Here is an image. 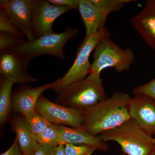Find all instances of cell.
Returning <instances> with one entry per match:
<instances>
[{"label": "cell", "mask_w": 155, "mask_h": 155, "mask_svg": "<svg viewBox=\"0 0 155 155\" xmlns=\"http://www.w3.org/2000/svg\"><path fill=\"white\" fill-rule=\"evenodd\" d=\"M13 84L2 76L0 83V124L2 126L8 120L13 109L12 87Z\"/></svg>", "instance_id": "e0dca14e"}, {"label": "cell", "mask_w": 155, "mask_h": 155, "mask_svg": "<svg viewBox=\"0 0 155 155\" xmlns=\"http://www.w3.org/2000/svg\"><path fill=\"white\" fill-rule=\"evenodd\" d=\"M52 155H66L64 144H61L54 147L53 150Z\"/></svg>", "instance_id": "83f0119b"}, {"label": "cell", "mask_w": 155, "mask_h": 155, "mask_svg": "<svg viewBox=\"0 0 155 155\" xmlns=\"http://www.w3.org/2000/svg\"><path fill=\"white\" fill-rule=\"evenodd\" d=\"M66 155H91L96 148L86 144L66 143L64 145Z\"/></svg>", "instance_id": "603a6c76"}, {"label": "cell", "mask_w": 155, "mask_h": 155, "mask_svg": "<svg viewBox=\"0 0 155 155\" xmlns=\"http://www.w3.org/2000/svg\"><path fill=\"white\" fill-rule=\"evenodd\" d=\"M149 155H155V148L153 150L152 152Z\"/></svg>", "instance_id": "f1b7e54d"}, {"label": "cell", "mask_w": 155, "mask_h": 155, "mask_svg": "<svg viewBox=\"0 0 155 155\" xmlns=\"http://www.w3.org/2000/svg\"><path fill=\"white\" fill-rule=\"evenodd\" d=\"M130 119L149 135L155 134V101L143 94L135 95L128 106Z\"/></svg>", "instance_id": "8fae6325"}, {"label": "cell", "mask_w": 155, "mask_h": 155, "mask_svg": "<svg viewBox=\"0 0 155 155\" xmlns=\"http://www.w3.org/2000/svg\"><path fill=\"white\" fill-rule=\"evenodd\" d=\"M31 10L33 33L37 39L54 33L52 26L56 19L72 10L53 5L48 0H32Z\"/></svg>", "instance_id": "ba28073f"}, {"label": "cell", "mask_w": 155, "mask_h": 155, "mask_svg": "<svg viewBox=\"0 0 155 155\" xmlns=\"http://www.w3.org/2000/svg\"><path fill=\"white\" fill-rule=\"evenodd\" d=\"M64 144H86L96 148L97 149L107 151V145L99 137L94 136L88 133L82 127L78 128L55 125Z\"/></svg>", "instance_id": "9a60e30c"}, {"label": "cell", "mask_w": 155, "mask_h": 155, "mask_svg": "<svg viewBox=\"0 0 155 155\" xmlns=\"http://www.w3.org/2000/svg\"><path fill=\"white\" fill-rule=\"evenodd\" d=\"M54 147L49 145L40 144L31 155H52Z\"/></svg>", "instance_id": "484cf974"}, {"label": "cell", "mask_w": 155, "mask_h": 155, "mask_svg": "<svg viewBox=\"0 0 155 155\" xmlns=\"http://www.w3.org/2000/svg\"><path fill=\"white\" fill-rule=\"evenodd\" d=\"M133 93L135 95H146L155 101V78L148 83L136 87L134 89Z\"/></svg>", "instance_id": "cb8c5ba5"}, {"label": "cell", "mask_w": 155, "mask_h": 155, "mask_svg": "<svg viewBox=\"0 0 155 155\" xmlns=\"http://www.w3.org/2000/svg\"><path fill=\"white\" fill-rule=\"evenodd\" d=\"M101 11L109 15L112 12L119 11L127 3L136 2L133 0H91Z\"/></svg>", "instance_id": "ffe728a7"}, {"label": "cell", "mask_w": 155, "mask_h": 155, "mask_svg": "<svg viewBox=\"0 0 155 155\" xmlns=\"http://www.w3.org/2000/svg\"><path fill=\"white\" fill-rule=\"evenodd\" d=\"M48 1L53 5L68 7L72 10L78 9L79 0H48Z\"/></svg>", "instance_id": "d4e9b609"}, {"label": "cell", "mask_w": 155, "mask_h": 155, "mask_svg": "<svg viewBox=\"0 0 155 155\" xmlns=\"http://www.w3.org/2000/svg\"><path fill=\"white\" fill-rule=\"evenodd\" d=\"M1 155H23L19 148L17 138H15L14 142L8 149Z\"/></svg>", "instance_id": "4316f807"}, {"label": "cell", "mask_w": 155, "mask_h": 155, "mask_svg": "<svg viewBox=\"0 0 155 155\" xmlns=\"http://www.w3.org/2000/svg\"><path fill=\"white\" fill-rule=\"evenodd\" d=\"M35 110L51 124L78 128L82 127L83 110L53 103L42 94Z\"/></svg>", "instance_id": "52a82bcc"}, {"label": "cell", "mask_w": 155, "mask_h": 155, "mask_svg": "<svg viewBox=\"0 0 155 155\" xmlns=\"http://www.w3.org/2000/svg\"><path fill=\"white\" fill-rule=\"evenodd\" d=\"M78 10L85 27V36L94 35L105 27L108 15L101 11L91 0H79Z\"/></svg>", "instance_id": "5bb4252c"}, {"label": "cell", "mask_w": 155, "mask_h": 155, "mask_svg": "<svg viewBox=\"0 0 155 155\" xmlns=\"http://www.w3.org/2000/svg\"><path fill=\"white\" fill-rule=\"evenodd\" d=\"M0 32H7L21 38H24L23 34L9 19L3 8H0Z\"/></svg>", "instance_id": "7402d4cb"}, {"label": "cell", "mask_w": 155, "mask_h": 155, "mask_svg": "<svg viewBox=\"0 0 155 155\" xmlns=\"http://www.w3.org/2000/svg\"><path fill=\"white\" fill-rule=\"evenodd\" d=\"M32 0H1L0 6L14 25L31 42L36 39L33 33L31 5Z\"/></svg>", "instance_id": "30bf717a"}, {"label": "cell", "mask_w": 155, "mask_h": 155, "mask_svg": "<svg viewBox=\"0 0 155 155\" xmlns=\"http://www.w3.org/2000/svg\"><path fill=\"white\" fill-rule=\"evenodd\" d=\"M135 61L131 49H122L108 37L102 40L94 50L90 73L100 75L103 70L108 68H114L118 72L127 71Z\"/></svg>", "instance_id": "5b68a950"}, {"label": "cell", "mask_w": 155, "mask_h": 155, "mask_svg": "<svg viewBox=\"0 0 155 155\" xmlns=\"http://www.w3.org/2000/svg\"><path fill=\"white\" fill-rule=\"evenodd\" d=\"M110 35V31L105 27L94 35L85 36L78 48L72 66L63 77L54 81L51 90L58 93L70 84L87 77L91 69V64L89 59L91 54L102 40Z\"/></svg>", "instance_id": "277c9868"}, {"label": "cell", "mask_w": 155, "mask_h": 155, "mask_svg": "<svg viewBox=\"0 0 155 155\" xmlns=\"http://www.w3.org/2000/svg\"><path fill=\"white\" fill-rule=\"evenodd\" d=\"M12 130L16 133L19 148L23 155H31L34 152L38 143L35 136L26 125L22 116L16 114L11 118Z\"/></svg>", "instance_id": "2e32d148"}, {"label": "cell", "mask_w": 155, "mask_h": 155, "mask_svg": "<svg viewBox=\"0 0 155 155\" xmlns=\"http://www.w3.org/2000/svg\"><path fill=\"white\" fill-rule=\"evenodd\" d=\"M22 116L29 130L35 136L52 125L36 110Z\"/></svg>", "instance_id": "ac0fdd59"}, {"label": "cell", "mask_w": 155, "mask_h": 155, "mask_svg": "<svg viewBox=\"0 0 155 155\" xmlns=\"http://www.w3.org/2000/svg\"><path fill=\"white\" fill-rule=\"evenodd\" d=\"M131 98L125 92H116L110 97L84 110L82 128L97 136L121 125L130 119L128 106Z\"/></svg>", "instance_id": "6da1fadb"}, {"label": "cell", "mask_w": 155, "mask_h": 155, "mask_svg": "<svg viewBox=\"0 0 155 155\" xmlns=\"http://www.w3.org/2000/svg\"><path fill=\"white\" fill-rule=\"evenodd\" d=\"M79 33L77 28H69L61 33H54L44 35L31 42L25 43L14 48L13 50L31 61L33 58L45 55L54 56L64 60L65 45L75 38Z\"/></svg>", "instance_id": "8992f818"}, {"label": "cell", "mask_w": 155, "mask_h": 155, "mask_svg": "<svg viewBox=\"0 0 155 155\" xmlns=\"http://www.w3.org/2000/svg\"><path fill=\"white\" fill-rule=\"evenodd\" d=\"M35 137L37 141L40 144L49 145L54 147L61 144L65 145L54 125L53 124Z\"/></svg>", "instance_id": "d6986e66"}, {"label": "cell", "mask_w": 155, "mask_h": 155, "mask_svg": "<svg viewBox=\"0 0 155 155\" xmlns=\"http://www.w3.org/2000/svg\"><path fill=\"white\" fill-rule=\"evenodd\" d=\"M56 103L68 107L87 110L107 98L100 75L90 73L58 93Z\"/></svg>", "instance_id": "7a4b0ae2"}, {"label": "cell", "mask_w": 155, "mask_h": 155, "mask_svg": "<svg viewBox=\"0 0 155 155\" xmlns=\"http://www.w3.org/2000/svg\"><path fill=\"white\" fill-rule=\"evenodd\" d=\"M54 83L53 82L38 87L24 86L17 89L12 93V112L22 116L35 110L40 97L45 91L51 89Z\"/></svg>", "instance_id": "7c38bea8"}, {"label": "cell", "mask_w": 155, "mask_h": 155, "mask_svg": "<svg viewBox=\"0 0 155 155\" xmlns=\"http://www.w3.org/2000/svg\"><path fill=\"white\" fill-rule=\"evenodd\" d=\"M99 137L105 142H116L126 155H149L155 148L153 138L131 119Z\"/></svg>", "instance_id": "3957f363"}, {"label": "cell", "mask_w": 155, "mask_h": 155, "mask_svg": "<svg viewBox=\"0 0 155 155\" xmlns=\"http://www.w3.org/2000/svg\"></svg>", "instance_id": "1f68e13d"}, {"label": "cell", "mask_w": 155, "mask_h": 155, "mask_svg": "<svg viewBox=\"0 0 155 155\" xmlns=\"http://www.w3.org/2000/svg\"><path fill=\"white\" fill-rule=\"evenodd\" d=\"M27 41L23 38L19 37L7 32H0V51L1 52L14 49Z\"/></svg>", "instance_id": "44dd1931"}, {"label": "cell", "mask_w": 155, "mask_h": 155, "mask_svg": "<svg viewBox=\"0 0 155 155\" xmlns=\"http://www.w3.org/2000/svg\"><path fill=\"white\" fill-rule=\"evenodd\" d=\"M126 155L125 154V155Z\"/></svg>", "instance_id": "4dcf8cb0"}, {"label": "cell", "mask_w": 155, "mask_h": 155, "mask_svg": "<svg viewBox=\"0 0 155 155\" xmlns=\"http://www.w3.org/2000/svg\"><path fill=\"white\" fill-rule=\"evenodd\" d=\"M131 25L147 44L155 50V0H148L140 12L130 19Z\"/></svg>", "instance_id": "4fadbf2b"}, {"label": "cell", "mask_w": 155, "mask_h": 155, "mask_svg": "<svg viewBox=\"0 0 155 155\" xmlns=\"http://www.w3.org/2000/svg\"><path fill=\"white\" fill-rule=\"evenodd\" d=\"M31 60L14 50L1 53L0 74L13 84H25L37 81L28 72Z\"/></svg>", "instance_id": "9c48e42d"}, {"label": "cell", "mask_w": 155, "mask_h": 155, "mask_svg": "<svg viewBox=\"0 0 155 155\" xmlns=\"http://www.w3.org/2000/svg\"><path fill=\"white\" fill-rule=\"evenodd\" d=\"M153 142L154 144L155 145V138H153Z\"/></svg>", "instance_id": "f546056e"}]
</instances>
